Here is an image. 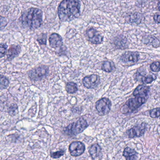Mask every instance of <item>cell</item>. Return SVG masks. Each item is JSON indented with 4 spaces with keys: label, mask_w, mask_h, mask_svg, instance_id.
I'll list each match as a JSON object with an SVG mask.
<instances>
[{
    "label": "cell",
    "mask_w": 160,
    "mask_h": 160,
    "mask_svg": "<svg viewBox=\"0 0 160 160\" xmlns=\"http://www.w3.org/2000/svg\"><path fill=\"white\" fill-rule=\"evenodd\" d=\"M150 88L144 85L138 86L133 92L134 98L129 99L120 109L123 114L131 113L146 102L149 98Z\"/></svg>",
    "instance_id": "1"
},
{
    "label": "cell",
    "mask_w": 160,
    "mask_h": 160,
    "mask_svg": "<svg viewBox=\"0 0 160 160\" xmlns=\"http://www.w3.org/2000/svg\"><path fill=\"white\" fill-rule=\"evenodd\" d=\"M80 0H64L58 8L59 19L65 22L78 18L80 15Z\"/></svg>",
    "instance_id": "2"
},
{
    "label": "cell",
    "mask_w": 160,
    "mask_h": 160,
    "mask_svg": "<svg viewBox=\"0 0 160 160\" xmlns=\"http://www.w3.org/2000/svg\"><path fill=\"white\" fill-rule=\"evenodd\" d=\"M42 17L43 12L41 9L31 8L23 12L19 20L23 28L34 30L41 26Z\"/></svg>",
    "instance_id": "3"
},
{
    "label": "cell",
    "mask_w": 160,
    "mask_h": 160,
    "mask_svg": "<svg viewBox=\"0 0 160 160\" xmlns=\"http://www.w3.org/2000/svg\"><path fill=\"white\" fill-rule=\"evenodd\" d=\"M88 126L87 121L81 117L76 122H73L64 128L63 132L70 137L77 136L86 129Z\"/></svg>",
    "instance_id": "4"
},
{
    "label": "cell",
    "mask_w": 160,
    "mask_h": 160,
    "mask_svg": "<svg viewBox=\"0 0 160 160\" xmlns=\"http://www.w3.org/2000/svg\"><path fill=\"white\" fill-rule=\"evenodd\" d=\"M49 71V67L42 65L29 70L28 72V78L34 82L41 81L48 76Z\"/></svg>",
    "instance_id": "5"
},
{
    "label": "cell",
    "mask_w": 160,
    "mask_h": 160,
    "mask_svg": "<svg viewBox=\"0 0 160 160\" xmlns=\"http://www.w3.org/2000/svg\"><path fill=\"white\" fill-rule=\"evenodd\" d=\"M111 102L108 98L100 99L95 103V108L99 115L101 116L106 115L111 112Z\"/></svg>",
    "instance_id": "6"
},
{
    "label": "cell",
    "mask_w": 160,
    "mask_h": 160,
    "mask_svg": "<svg viewBox=\"0 0 160 160\" xmlns=\"http://www.w3.org/2000/svg\"><path fill=\"white\" fill-rule=\"evenodd\" d=\"M86 39L90 43L95 45H100L103 41V37L94 28L87 29L85 32Z\"/></svg>",
    "instance_id": "7"
},
{
    "label": "cell",
    "mask_w": 160,
    "mask_h": 160,
    "mask_svg": "<svg viewBox=\"0 0 160 160\" xmlns=\"http://www.w3.org/2000/svg\"><path fill=\"white\" fill-rule=\"evenodd\" d=\"M147 129V124L143 123L128 130L126 131V134L130 139L138 138L144 135Z\"/></svg>",
    "instance_id": "8"
},
{
    "label": "cell",
    "mask_w": 160,
    "mask_h": 160,
    "mask_svg": "<svg viewBox=\"0 0 160 160\" xmlns=\"http://www.w3.org/2000/svg\"><path fill=\"white\" fill-rule=\"evenodd\" d=\"M49 46L52 48L58 49L59 51L57 54L61 53L63 50L65 51L64 48V43L62 37L56 33H53L50 35L49 39Z\"/></svg>",
    "instance_id": "9"
},
{
    "label": "cell",
    "mask_w": 160,
    "mask_h": 160,
    "mask_svg": "<svg viewBox=\"0 0 160 160\" xmlns=\"http://www.w3.org/2000/svg\"><path fill=\"white\" fill-rule=\"evenodd\" d=\"M140 59V53L137 52L127 51L121 56L120 61L127 65L136 63Z\"/></svg>",
    "instance_id": "10"
},
{
    "label": "cell",
    "mask_w": 160,
    "mask_h": 160,
    "mask_svg": "<svg viewBox=\"0 0 160 160\" xmlns=\"http://www.w3.org/2000/svg\"><path fill=\"white\" fill-rule=\"evenodd\" d=\"M85 150V145L81 142L76 141L70 144L69 150L72 157H78L81 156Z\"/></svg>",
    "instance_id": "11"
},
{
    "label": "cell",
    "mask_w": 160,
    "mask_h": 160,
    "mask_svg": "<svg viewBox=\"0 0 160 160\" xmlns=\"http://www.w3.org/2000/svg\"><path fill=\"white\" fill-rule=\"evenodd\" d=\"M84 86L88 89H92L96 88L100 83V78L97 74H92L86 76L82 79Z\"/></svg>",
    "instance_id": "12"
},
{
    "label": "cell",
    "mask_w": 160,
    "mask_h": 160,
    "mask_svg": "<svg viewBox=\"0 0 160 160\" xmlns=\"http://www.w3.org/2000/svg\"><path fill=\"white\" fill-rule=\"evenodd\" d=\"M89 153L93 160H101L103 157L102 148L98 143H94L90 146Z\"/></svg>",
    "instance_id": "13"
},
{
    "label": "cell",
    "mask_w": 160,
    "mask_h": 160,
    "mask_svg": "<svg viewBox=\"0 0 160 160\" xmlns=\"http://www.w3.org/2000/svg\"><path fill=\"white\" fill-rule=\"evenodd\" d=\"M21 52V48L19 45H12L8 50L6 54V60L8 62L12 61L18 57Z\"/></svg>",
    "instance_id": "14"
},
{
    "label": "cell",
    "mask_w": 160,
    "mask_h": 160,
    "mask_svg": "<svg viewBox=\"0 0 160 160\" xmlns=\"http://www.w3.org/2000/svg\"><path fill=\"white\" fill-rule=\"evenodd\" d=\"M137 80L142 82L143 84H149L157 79V76L151 74H142L140 72H137L136 76Z\"/></svg>",
    "instance_id": "15"
},
{
    "label": "cell",
    "mask_w": 160,
    "mask_h": 160,
    "mask_svg": "<svg viewBox=\"0 0 160 160\" xmlns=\"http://www.w3.org/2000/svg\"><path fill=\"white\" fill-rule=\"evenodd\" d=\"M123 156L126 160H139L141 159L139 154L134 149L126 148L123 152Z\"/></svg>",
    "instance_id": "16"
},
{
    "label": "cell",
    "mask_w": 160,
    "mask_h": 160,
    "mask_svg": "<svg viewBox=\"0 0 160 160\" xmlns=\"http://www.w3.org/2000/svg\"><path fill=\"white\" fill-rule=\"evenodd\" d=\"M144 19V17L142 14L139 12H136L129 15L126 19L127 21L129 23L139 24L142 22Z\"/></svg>",
    "instance_id": "17"
},
{
    "label": "cell",
    "mask_w": 160,
    "mask_h": 160,
    "mask_svg": "<svg viewBox=\"0 0 160 160\" xmlns=\"http://www.w3.org/2000/svg\"><path fill=\"white\" fill-rule=\"evenodd\" d=\"M143 43L147 45H152L153 47L157 48L160 45V41L157 38L151 35H147L142 38Z\"/></svg>",
    "instance_id": "18"
},
{
    "label": "cell",
    "mask_w": 160,
    "mask_h": 160,
    "mask_svg": "<svg viewBox=\"0 0 160 160\" xmlns=\"http://www.w3.org/2000/svg\"><path fill=\"white\" fill-rule=\"evenodd\" d=\"M114 44L118 49H125L127 48L128 41L126 38L123 37L117 36L114 39Z\"/></svg>",
    "instance_id": "19"
},
{
    "label": "cell",
    "mask_w": 160,
    "mask_h": 160,
    "mask_svg": "<svg viewBox=\"0 0 160 160\" xmlns=\"http://www.w3.org/2000/svg\"><path fill=\"white\" fill-rule=\"evenodd\" d=\"M115 66L113 62L110 61H104L101 65V69L107 73H111L114 71Z\"/></svg>",
    "instance_id": "20"
},
{
    "label": "cell",
    "mask_w": 160,
    "mask_h": 160,
    "mask_svg": "<svg viewBox=\"0 0 160 160\" xmlns=\"http://www.w3.org/2000/svg\"><path fill=\"white\" fill-rule=\"evenodd\" d=\"M66 91L68 94H73L78 91V85L76 83L70 82L67 83L65 86Z\"/></svg>",
    "instance_id": "21"
},
{
    "label": "cell",
    "mask_w": 160,
    "mask_h": 160,
    "mask_svg": "<svg viewBox=\"0 0 160 160\" xmlns=\"http://www.w3.org/2000/svg\"><path fill=\"white\" fill-rule=\"evenodd\" d=\"M18 107L16 103H12L8 108V112L11 116H14L18 112Z\"/></svg>",
    "instance_id": "22"
},
{
    "label": "cell",
    "mask_w": 160,
    "mask_h": 160,
    "mask_svg": "<svg viewBox=\"0 0 160 160\" xmlns=\"http://www.w3.org/2000/svg\"><path fill=\"white\" fill-rule=\"evenodd\" d=\"M9 85V81L8 79L5 76L1 75V90L6 89Z\"/></svg>",
    "instance_id": "23"
},
{
    "label": "cell",
    "mask_w": 160,
    "mask_h": 160,
    "mask_svg": "<svg viewBox=\"0 0 160 160\" xmlns=\"http://www.w3.org/2000/svg\"><path fill=\"white\" fill-rule=\"evenodd\" d=\"M149 115L152 118L160 119V108H154L150 110Z\"/></svg>",
    "instance_id": "24"
},
{
    "label": "cell",
    "mask_w": 160,
    "mask_h": 160,
    "mask_svg": "<svg viewBox=\"0 0 160 160\" xmlns=\"http://www.w3.org/2000/svg\"><path fill=\"white\" fill-rule=\"evenodd\" d=\"M47 35L46 33H42L38 37L37 41L40 45H47Z\"/></svg>",
    "instance_id": "25"
},
{
    "label": "cell",
    "mask_w": 160,
    "mask_h": 160,
    "mask_svg": "<svg viewBox=\"0 0 160 160\" xmlns=\"http://www.w3.org/2000/svg\"><path fill=\"white\" fill-rule=\"evenodd\" d=\"M65 153V151L64 149H61L59 151H56V152H51V158L53 159H58L61 158L62 156H64Z\"/></svg>",
    "instance_id": "26"
},
{
    "label": "cell",
    "mask_w": 160,
    "mask_h": 160,
    "mask_svg": "<svg viewBox=\"0 0 160 160\" xmlns=\"http://www.w3.org/2000/svg\"><path fill=\"white\" fill-rule=\"evenodd\" d=\"M8 46L5 43H1L0 45V58L5 56L7 53Z\"/></svg>",
    "instance_id": "27"
},
{
    "label": "cell",
    "mask_w": 160,
    "mask_h": 160,
    "mask_svg": "<svg viewBox=\"0 0 160 160\" xmlns=\"http://www.w3.org/2000/svg\"><path fill=\"white\" fill-rule=\"evenodd\" d=\"M150 68L153 72L160 71V62H155L150 65Z\"/></svg>",
    "instance_id": "28"
},
{
    "label": "cell",
    "mask_w": 160,
    "mask_h": 160,
    "mask_svg": "<svg viewBox=\"0 0 160 160\" xmlns=\"http://www.w3.org/2000/svg\"><path fill=\"white\" fill-rule=\"evenodd\" d=\"M8 24V21L6 19L3 17H1V29L3 30V29H4L5 27L7 26Z\"/></svg>",
    "instance_id": "29"
},
{
    "label": "cell",
    "mask_w": 160,
    "mask_h": 160,
    "mask_svg": "<svg viewBox=\"0 0 160 160\" xmlns=\"http://www.w3.org/2000/svg\"><path fill=\"white\" fill-rule=\"evenodd\" d=\"M154 21L157 23H160V14L156 13L153 16Z\"/></svg>",
    "instance_id": "30"
},
{
    "label": "cell",
    "mask_w": 160,
    "mask_h": 160,
    "mask_svg": "<svg viewBox=\"0 0 160 160\" xmlns=\"http://www.w3.org/2000/svg\"><path fill=\"white\" fill-rule=\"evenodd\" d=\"M157 8L160 12V1L158 2L157 5Z\"/></svg>",
    "instance_id": "31"
},
{
    "label": "cell",
    "mask_w": 160,
    "mask_h": 160,
    "mask_svg": "<svg viewBox=\"0 0 160 160\" xmlns=\"http://www.w3.org/2000/svg\"></svg>",
    "instance_id": "32"
}]
</instances>
